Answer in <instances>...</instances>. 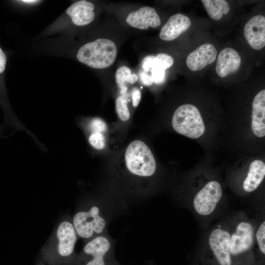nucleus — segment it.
I'll list each match as a JSON object with an SVG mask.
<instances>
[{"mask_svg":"<svg viewBox=\"0 0 265 265\" xmlns=\"http://www.w3.org/2000/svg\"><path fill=\"white\" fill-rule=\"evenodd\" d=\"M128 206L117 196H105L92 204L87 210L75 215L73 225L76 233L82 238L89 239L108 232L110 222L124 213Z\"/></svg>","mask_w":265,"mask_h":265,"instance_id":"1","label":"nucleus"},{"mask_svg":"<svg viewBox=\"0 0 265 265\" xmlns=\"http://www.w3.org/2000/svg\"><path fill=\"white\" fill-rule=\"evenodd\" d=\"M117 53V47L113 41L99 38L81 46L77 57L79 61L91 68L104 69L114 63Z\"/></svg>","mask_w":265,"mask_h":265,"instance_id":"2","label":"nucleus"},{"mask_svg":"<svg viewBox=\"0 0 265 265\" xmlns=\"http://www.w3.org/2000/svg\"><path fill=\"white\" fill-rule=\"evenodd\" d=\"M116 240L108 232L91 239L84 246L82 265H122L115 257Z\"/></svg>","mask_w":265,"mask_h":265,"instance_id":"3","label":"nucleus"},{"mask_svg":"<svg viewBox=\"0 0 265 265\" xmlns=\"http://www.w3.org/2000/svg\"><path fill=\"white\" fill-rule=\"evenodd\" d=\"M125 162L128 172L136 177L148 178L156 171V162L151 151L139 140L132 141L128 146Z\"/></svg>","mask_w":265,"mask_h":265,"instance_id":"4","label":"nucleus"},{"mask_svg":"<svg viewBox=\"0 0 265 265\" xmlns=\"http://www.w3.org/2000/svg\"><path fill=\"white\" fill-rule=\"evenodd\" d=\"M223 190L220 184L212 180L204 185L192 198L188 205L198 217L208 218L219 209L222 203Z\"/></svg>","mask_w":265,"mask_h":265,"instance_id":"5","label":"nucleus"},{"mask_svg":"<svg viewBox=\"0 0 265 265\" xmlns=\"http://www.w3.org/2000/svg\"><path fill=\"white\" fill-rule=\"evenodd\" d=\"M172 124L176 132L190 138H198L205 131L204 122L199 109L191 104H184L176 109L172 117Z\"/></svg>","mask_w":265,"mask_h":265,"instance_id":"6","label":"nucleus"},{"mask_svg":"<svg viewBox=\"0 0 265 265\" xmlns=\"http://www.w3.org/2000/svg\"><path fill=\"white\" fill-rule=\"evenodd\" d=\"M244 37L250 46L259 50L265 46V17L257 15L251 18L245 25Z\"/></svg>","mask_w":265,"mask_h":265,"instance_id":"7","label":"nucleus"},{"mask_svg":"<svg viewBox=\"0 0 265 265\" xmlns=\"http://www.w3.org/2000/svg\"><path fill=\"white\" fill-rule=\"evenodd\" d=\"M217 53L216 48L212 44H203L188 54L186 65L192 71L202 70L215 61Z\"/></svg>","mask_w":265,"mask_h":265,"instance_id":"8","label":"nucleus"},{"mask_svg":"<svg viewBox=\"0 0 265 265\" xmlns=\"http://www.w3.org/2000/svg\"><path fill=\"white\" fill-rule=\"evenodd\" d=\"M126 22L130 26L140 29H147L149 27L155 28L161 24L155 9L150 6L142 7L131 12L127 17Z\"/></svg>","mask_w":265,"mask_h":265,"instance_id":"9","label":"nucleus"},{"mask_svg":"<svg viewBox=\"0 0 265 265\" xmlns=\"http://www.w3.org/2000/svg\"><path fill=\"white\" fill-rule=\"evenodd\" d=\"M240 64L238 53L232 48H226L218 55L215 71L219 77L225 78L237 72Z\"/></svg>","mask_w":265,"mask_h":265,"instance_id":"10","label":"nucleus"},{"mask_svg":"<svg viewBox=\"0 0 265 265\" xmlns=\"http://www.w3.org/2000/svg\"><path fill=\"white\" fill-rule=\"evenodd\" d=\"M191 22L189 17L177 13L171 16L161 28L159 37L164 41H172L179 37L190 26Z\"/></svg>","mask_w":265,"mask_h":265,"instance_id":"11","label":"nucleus"},{"mask_svg":"<svg viewBox=\"0 0 265 265\" xmlns=\"http://www.w3.org/2000/svg\"><path fill=\"white\" fill-rule=\"evenodd\" d=\"M251 128L258 137L265 135V90L258 92L252 102Z\"/></svg>","mask_w":265,"mask_h":265,"instance_id":"12","label":"nucleus"},{"mask_svg":"<svg viewBox=\"0 0 265 265\" xmlns=\"http://www.w3.org/2000/svg\"><path fill=\"white\" fill-rule=\"evenodd\" d=\"M76 231L72 223L68 221L61 222L57 231L59 243L58 251L62 257H68L74 252L77 241Z\"/></svg>","mask_w":265,"mask_h":265,"instance_id":"13","label":"nucleus"},{"mask_svg":"<svg viewBox=\"0 0 265 265\" xmlns=\"http://www.w3.org/2000/svg\"><path fill=\"white\" fill-rule=\"evenodd\" d=\"M94 5L87 0H79L73 3L66 10L73 23L81 26L90 23L95 18Z\"/></svg>","mask_w":265,"mask_h":265,"instance_id":"14","label":"nucleus"},{"mask_svg":"<svg viewBox=\"0 0 265 265\" xmlns=\"http://www.w3.org/2000/svg\"><path fill=\"white\" fill-rule=\"evenodd\" d=\"M265 176V163L260 159L251 162L248 171L244 179L242 187L246 193L255 191L261 185Z\"/></svg>","mask_w":265,"mask_h":265,"instance_id":"15","label":"nucleus"},{"mask_svg":"<svg viewBox=\"0 0 265 265\" xmlns=\"http://www.w3.org/2000/svg\"><path fill=\"white\" fill-rule=\"evenodd\" d=\"M207 13L213 20L218 21L230 11L228 2L225 0H201Z\"/></svg>","mask_w":265,"mask_h":265,"instance_id":"16","label":"nucleus"},{"mask_svg":"<svg viewBox=\"0 0 265 265\" xmlns=\"http://www.w3.org/2000/svg\"><path fill=\"white\" fill-rule=\"evenodd\" d=\"M115 79L120 92L123 95L126 92L129 86L137 81L138 77L135 74H132L129 67L123 66L116 71Z\"/></svg>","mask_w":265,"mask_h":265,"instance_id":"17","label":"nucleus"},{"mask_svg":"<svg viewBox=\"0 0 265 265\" xmlns=\"http://www.w3.org/2000/svg\"><path fill=\"white\" fill-rule=\"evenodd\" d=\"M255 246L263 255L265 254V221L262 220L257 223L254 233Z\"/></svg>","mask_w":265,"mask_h":265,"instance_id":"18","label":"nucleus"},{"mask_svg":"<svg viewBox=\"0 0 265 265\" xmlns=\"http://www.w3.org/2000/svg\"><path fill=\"white\" fill-rule=\"evenodd\" d=\"M115 108L119 118L126 121L130 117V111L127 106V100L124 94L118 97L115 102Z\"/></svg>","mask_w":265,"mask_h":265,"instance_id":"19","label":"nucleus"},{"mask_svg":"<svg viewBox=\"0 0 265 265\" xmlns=\"http://www.w3.org/2000/svg\"><path fill=\"white\" fill-rule=\"evenodd\" d=\"M89 144L94 149L101 150L105 145V137L101 132H92L88 137Z\"/></svg>","mask_w":265,"mask_h":265,"instance_id":"20","label":"nucleus"},{"mask_svg":"<svg viewBox=\"0 0 265 265\" xmlns=\"http://www.w3.org/2000/svg\"><path fill=\"white\" fill-rule=\"evenodd\" d=\"M156 65L155 66H159L164 70L171 67L174 63L173 58L166 53H159L156 56Z\"/></svg>","mask_w":265,"mask_h":265,"instance_id":"21","label":"nucleus"},{"mask_svg":"<svg viewBox=\"0 0 265 265\" xmlns=\"http://www.w3.org/2000/svg\"><path fill=\"white\" fill-rule=\"evenodd\" d=\"M89 128L92 131V132H102L106 130V125L103 120L95 118L90 121Z\"/></svg>","mask_w":265,"mask_h":265,"instance_id":"22","label":"nucleus"},{"mask_svg":"<svg viewBox=\"0 0 265 265\" xmlns=\"http://www.w3.org/2000/svg\"><path fill=\"white\" fill-rule=\"evenodd\" d=\"M151 78L153 82L156 83H161L165 79V70L159 67L155 66L151 70Z\"/></svg>","mask_w":265,"mask_h":265,"instance_id":"23","label":"nucleus"},{"mask_svg":"<svg viewBox=\"0 0 265 265\" xmlns=\"http://www.w3.org/2000/svg\"><path fill=\"white\" fill-rule=\"evenodd\" d=\"M156 65V58L154 55H148L146 56L142 62L143 69L146 72L151 71Z\"/></svg>","mask_w":265,"mask_h":265,"instance_id":"24","label":"nucleus"},{"mask_svg":"<svg viewBox=\"0 0 265 265\" xmlns=\"http://www.w3.org/2000/svg\"><path fill=\"white\" fill-rule=\"evenodd\" d=\"M139 77L140 81L145 85L149 86L153 83L151 77L146 72H141L139 73Z\"/></svg>","mask_w":265,"mask_h":265,"instance_id":"25","label":"nucleus"},{"mask_svg":"<svg viewBox=\"0 0 265 265\" xmlns=\"http://www.w3.org/2000/svg\"><path fill=\"white\" fill-rule=\"evenodd\" d=\"M141 99V92L139 89H135L133 90L132 95V105L137 107Z\"/></svg>","mask_w":265,"mask_h":265,"instance_id":"26","label":"nucleus"},{"mask_svg":"<svg viewBox=\"0 0 265 265\" xmlns=\"http://www.w3.org/2000/svg\"><path fill=\"white\" fill-rule=\"evenodd\" d=\"M6 57L5 54L0 48V74L2 73L5 68Z\"/></svg>","mask_w":265,"mask_h":265,"instance_id":"27","label":"nucleus"},{"mask_svg":"<svg viewBox=\"0 0 265 265\" xmlns=\"http://www.w3.org/2000/svg\"><path fill=\"white\" fill-rule=\"evenodd\" d=\"M22 2H25V3H33L37 2H38L39 1L38 0H22Z\"/></svg>","mask_w":265,"mask_h":265,"instance_id":"28","label":"nucleus"}]
</instances>
